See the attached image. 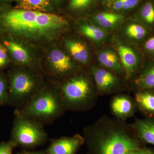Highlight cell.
Segmentation results:
<instances>
[{
  "label": "cell",
  "instance_id": "cell-1",
  "mask_svg": "<svg viewBox=\"0 0 154 154\" xmlns=\"http://www.w3.org/2000/svg\"><path fill=\"white\" fill-rule=\"evenodd\" d=\"M72 29V21L59 15L0 5V33L36 48L54 44Z\"/></svg>",
  "mask_w": 154,
  "mask_h": 154
},
{
  "label": "cell",
  "instance_id": "cell-2",
  "mask_svg": "<svg viewBox=\"0 0 154 154\" xmlns=\"http://www.w3.org/2000/svg\"><path fill=\"white\" fill-rule=\"evenodd\" d=\"M84 139L94 154H127L142 147L130 124L124 120L103 116L85 127Z\"/></svg>",
  "mask_w": 154,
  "mask_h": 154
},
{
  "label": "cell",
  "instance_id": "cell-3",
  "mask_svg": "<svg viewBox=\"0 0 154 154\" xmlns=\"http://www.w3.org/2000/svg\"><path fill=\"white\" fill-rule=\"evenodd\" d=\"M57 85L67 110L87 111L96 105L99 96L89 69H81Z\"/></svg>",
  "mask_w": 154,
  "mask_h": 154
},
{
  "label": "cell",
  "instance_id": "cell-4",
  "mask_svg": "<svg viewBox=\"0 0 154 154\" xmlns=\"http://www.w3.org/2000/svg\"><path fill=\"white\" fill-rule=\"evenodd\" d=\"M20 110L44 126L54 122L67 110L59 87L48 81L42 89Z\"/></svg>",
  "mask_w": 154,
  "mask_h": 154
},
{
  "label": "cell",
  "instance_id": "cell-5",
  "mask_svg": "<svg viewBox=\"0 0 154 154\" xmlns=\"http://www.w3.org/2000/svg\"><path fill=\"white\" fill-rule=\"evenodd\" d=\"M44 78L31 70L15 65L10 70L8 77V104L16 109H22L44 87L46 82Z\"/></svg>",
  "mask_w": 154,
  "mask_h": 154
},
{
  "label": "cell",
  "instance_id": "cell-6",
  "mask_svg": "<svg viewBox=\"0 0 154 154\" xmlns=\"http://www.w3.org/2000/svg\"><path fill=\"white\" fill-rule=\"evenodd\" d=\"M54 44L46 47L44 58L41 59V65L48 81L57 85L83 68L61 45Z\"/></svg>",
  "mask_w": 154,
  "mask_h": 154
},
{
  "label": "cell",
  "instance_id": "cell-7",
  "mask_svg": "<svg viewBox=\"0 0 154 154\" xmlns=\"http://www.w3.org/2000/svg\"><path fill=\"white\" fill-rule=\"evenodd\" d=\"M15 118L11 141L15 146L33 149L43 144L48 134L42 125L19 109L14 111Z\"/></svg>",
  "mask_w": 154,
  "mask_h": 154
},
{
  "label": "cell",
  "instance_id": "cell-8",
  "mask_svg": "<svg viewBox=\"0 0 154 154\" xmlns=\"http://www.w3.org/2000/svg\"><path fill=\"white\" fill-rule=\"evenodd\" d=\"M0 41L8 50L11 61L44 76L41 56L37 48L17 38L3 35Z\"/></svg>",
  "mask_w": 154,
  "mask_h": 154
},
{
  "label": "cell",
  "instance_id": "cell-9",
  "mask_svg": "<svg viewBox=\"0 0 154 154\" xmlns=\"http://www.w3.org/2000/svg\"><path fill=\"white\" fill-rule=\"evenodd\" d=\"M117 51L125 72L127 85L136 77L143 66L145 58L140 48L125 41L115 33L110 41Z\"/></svg>",
  "mask_w": 154,
  "mask_h": 154
},
{
  "label": "cell",
  "instance_id": "cell-10",
  "mask_svg": "<svg viewBox=\"0 0 154 154\" xmlns=\"http://www.w3.org/2000/svg\"><path fill=\"white\" fill-rule=\"evenodd\" d=\"M61 45L82 68L88 69L94 62L95 48L73 29L60 38Z\"/></svg>",
  "mask_w": 154,
  "mask_h": 154
},
{
  "label": "cell",
  "instance_id": "cell-11",
  "mask_svg": "<svg viewBox=\"0 0 154 154\" xmlns=\"http://www.w3.org/2000/svg\"><path fill=\"white\" fill-rule=\"evenodd\" d=\"M89 70L96 84L98 96L116 94L127 91L123 77L94 62Z\"/></svg>",
  "mask_w": 154,
  "mask_h": 154
},
{
  "label": "cell",
  "instance_id": "cell-12",
  "mask_svg": "<svg viewBox=\"0 0 154 154\" xmlns=\"http://www.w3.org/2000/svg\"><path fill=\"white\" fill-rule=\"evenodd\" d=\"M73 30L86 38L95 49L110 43L113 34L100 28L88 18L72 21Z\"/></svg>",
  "mask_w": 154,
  "mask_h": 154
},
{
  "label": "cell",
  "instance_id": "cell-13",
  "mask_svg": "<svg viewBox=\"0 0 154 154\" xmlns=\"http://www.w3.org/2000/svg\"><path fill=\"white\" fill-rule=\"evenodd\" d=\"M153 33V30L128 17L115 33L128 43L140 48Z\"/></svg>",
  "mask_w": 154,
  "mask_h": 154
},
{
  "label": "cell",
  "instance_id": "cell-14",
  "mask_svg": "<svg viewBox=\"0 0 154 154\" xmlns=\"http://www.w3.org/2000/svg\"><path fill=\"white\" fill-rule=\"evenodd\" d=\"M94 63L123 77L125 72L117 51L111 43L95 49Z\"/></svg>",
  "mask_w": 154,
  "mask_h": 154
},
{
  "label": "cell",
  "instance_id": "cell-15",
  "mask_svg": "<svg viewBox=\"0 0 154 154\" xmlns=\"http://www.w3.org/2000/svg\"><path fill=\"white\" fill-rule=\"evenodd\" d=\"M110 106L111 113L115 118L124 121L134 117L137 110L133 98L122 93L113 96L110 101Z\"/></svg>",
  "mask_w": 154,
  "mask_h": 154
},
{
  "label": "cell",
  "instance_id": "cell-16",
  "mask_svg": "<svg viewBox=\"0 0 154 154\" xmlns=\"http://www.w3.org/2000/svg\"><path fill=\"white\" fill-rule=\"evenodd\" d=\"M127 17L109 10H99L88 18L100 28L113 34Z\"/></svg>",
  "mask_w": 154,
  "mask_h": 154
},
{
  "label": "cell",
  "instance_id": "cell-17",
  "mask_svg": "<svg viewBox=\"0 0 154 154\" xmlns=\"http://www.w3.org/2000/svg\"><path fill=\"white\" fill-rule=\"evenodd\" d=\"M85 142L84 137L79 134L55 139L51 141L46 152L48 154H75Z\"/></svg>",
  "mask_w": 154,
  "mask_h": 154
},
{
  "label": "cell",
  "instance_id": "cell-18",
  "mask_svg": "<svg viewBox=\"0 0 154 154\" xmlns=\"http://www.w3.org/2000/svg\"><path fill=\"white\" fill-rule=\"evenodd\" d=\"M154 90V60H146L140 71L127 85V91Z\"/></svg>",
  "mask_w": 154,
  "mask_h": 154
},
{
  "label": "cell",
  "instance_id": "cell-19",
  "mask_svg": "<svg viewBox=\"0 0 154 154\" xmlns=\"http://www.w3.org/2000/svg\"><path fill=\"white\" fill-rule=\"evenodd\" d=\"M134 92L137 109L145 117L154 118V90L143 89Z\"/></svg>",
  "mask_w": 154,
  "mask_h": 154
},
{
  "label": "cell",
  "instance_id": "cell-20",
  "mask_svg": "<svg viewBox=\"0 0 154 154\" xmlns=\"http://www.w3.org/2000/svg\"><path fill=\"white\" fill-rule=\"evenodd\" d=\"M129 17L154 31V0H143Z\"/></svg>",
  "mask_w": 154,
  "mask_h": 154
},
{
  "label": "cell",
  "instance_id": "cell-21",
  "mask_svg": "<svg viewBox=\"0 0 154 154\" xmlns=\"http://www.w3.org/2000/svg\"><path fill=\"white\" fill-rule=\"evenodd\" d=\"M68 8L74 16L73 19L89 18L101 10L99 0H69Z\"/></svg>",
  "mask_w": 154,
  "mask_h": 154
},
{
  "label": "cell",
  "instance_id": "cell-22",
  "mask_svg": "<svg viewBox=\"0 0 154 154\" xmlns=\"http://www.w3.org/2000/svg\"><path fill=\"white\" fill-rule=\"evenodd\" d=\"M130 125L142 142L154 146V118H136Z\"/></svg>",
  "mask_w": 154,
  "mask_h": 154
},
{
  "label": "cell",
  "instance_id": "cell-23",
  "mask_svg": "<svg viewBox=\"0 0 154 154\" xmlns=\"http://www.w3.org/2000/svg\"><path fill=\"white\" fill-rule=\"evenodd\" d=\"M16 8L21 10L49 13L51 11V0H14Z\"/></svg>",
  "mask_w": 154,
  "mask_h": 154
},
{
  "label": "cell",
  "instance_id": "cell-24",
  "mask_svg": "<svg viewBox=\"0 0 154 154\" xmlns=\"http://www.w3.org/2000/svg\"><path fill=\"white\" fill-rule=\"evenodd\" d=\"M143 0H117L109 11L129 17Z\"/></svg>",
  "mask_w": 154,
  "mask_h": 154
},
{
  "label": "cell",
  "instance_id": "cell-25",
  "mask_svg": "<svg viewBox=\"0 0 154 154\" xmlns=\"http://www.w3.org/2000/svg\"><path fill=\"white\" fill-rule=\"evenodd\" d=\"M8 79L0 72V106L8 104Z\"/></svg>",
  "mask_w": 154,
  "mask_h": 154
},
{
  "label": "cell",
  "instance_id": "cell-26",
  "mask_svg": "<svg viewBox=\"0 0 154 154\" xmlns=\"http://www.w3.org/2000/svg\"><path fill=\"white\" fill-rule=\"evenodd\" d=\"M146 60H154V33L140 48Z\"/></svg>",
  "mask_w": 154,
  "mask_h": 154
},
{
  "label": "cell",
  "instance_id": "cell-27",
  "mask_svg": "<svg viewBox=\"0 0 154 154\" xmlns=\"http://www.w3.org/2000/svg\"><path fill=\"white\" fill-rule=\"evenodd\" d=\"M11 62L7 48L0 41V69L8 66Z\"/></svg>",
  "mask_w": 154,
  "mask_h": 154
},
{
  "label": "cell",
  "instance_id": "cell-28",
  "mask_svg": "<svg viewBox=\"0 0 154 154\" xmlns=\"http://www.w3.org/2000/svg\"><path fill=\"white\" fill-rule=\"evenodd\" d=\"M16 147L10 141L0 143V154H12L13 149Z\"/></svg>",
  "mask_w": 154,
  "mask_h": 154
},
{
  "label": "cell",
  "instance_id": "cell-29",
  "mask_svg": "<svg viewBox=\"0 0 154 154\" xmlns=\"http://www.w3.org/2000/svg\"><path fill=\"white\" fill-rule=\"evenodd\" d=\"M100 9L109 10L117 0H99Z\"/></svg>",
  "mask_w": 154,
  "mask_h": 154
},
{
  "label": "cell",
  "instance_id": "cell-30",
  "mask_svg": "<svg viewBox=\"0 0 154 154\" xmlns=\"http://www.w3.org/2000/svg\"><path fill=\"white\" fill-rule=\"evenodd\" d=\"M153 151L146 147H140L130 152L127 154H152Z\"/></svg>",
  "mask_w": 154,
  "mask_h": 154
},
{
  "label": "cell",
  "instance_id": "cell-31",
  "mask_svg": "<svg viewBox=\"0 0 154 154\" xmlns=\"http://www.w3.org/2000/svg\"><path fill=\"white\" fill-rule=\"evenodd\" d=\"M18 154H48L40 152H31L28 151H24L19 153Z\"/></svg>",
  "mask_w": 154,
  "mask_h": 154
},
{
  "label": "cell",
  "instance_id": "cell-32",
  "mask_svg": "<svg viewBox=\"0 0 154 154\" xmlns=\"http://www.w3.org/2000/svg\"><path fill=\"white\" fill-rule=\"evenodd\" d=\"M10 0H0V2H9Z\"/></svg>",
  "mask_w": 154,
  "mask_h": 154
},
{
  "label": "cell",
  "instance_id": "cell-33",
  "mask_svg": "<svg viewBox=\"0 0 154 154\" xmlns=\"http://www.w3.org/2000/svg\"><path fill=\"white\" fill-rule=\"evenodd\" d=\"M55 1H56V2H60V1H62V0H55Z\"/></svg>",
  "mask_w": 154,
  "mask_h": 154
},
{
  "label": "cell",
  "instance_id": "cell-34",
  "mask_svg": "<svg viewBox=\"0 0 154 154\" xmlns=\"http://www.w3.org/2000/svg\"><path fill=\"white\" fill-rule=\"evenodd\" d=\"M152 154H154V152H153L152 153Z\"/></svg>",
  "mask_w": 154,
  "mask_h": 154
}]
</instances>
